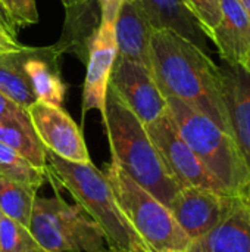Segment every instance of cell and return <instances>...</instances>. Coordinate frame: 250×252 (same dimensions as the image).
Masks as SVG:
<instances>
[{
	"mask_svg": "<svg viewBox=\"0 0 250 252\" xmlns=\"http://www.w3.org/2000/svg\"><path fill=\"white\" fill-rule=\"evenodd\" d=\"M150 65L167 97H175L230 133L221 68L208 53L171 30H153Z\"/></svg>",
	"mask_w": 250,
	"mask_h": 252,
	"instance_id": "cell-1",
	"label": "cell"
},
{
	"mask_svg": "<svg viewBox=\"0 0 250 252\" xmlns=\"http://www.w3.org/2000/svg\"><path fill=\"white\" fill-rule=\"evenodd\" d=\"M47 176L63 188L102 230L108 248L119 252H153L122 214L105 174L93 162H69L46 152Z\"/></svg>",
	"mask_w": 250,
	"mask_h": 252,
	"instance_id": "cell-2",
	"label": "cell"
},
{
	"mask_svg": "<svg viewBox=\"0 0 250 252\" xmlns=\"http://www.w3.org/2000/svg\"><path fill=\"white\" fill-rule=\"evenodd\" d=\"M102 118L109 139L112 162L158 201L169 207L180 186L164 165L144 124L127 108L111 86H108Z\"/></svg>",
	"mask_w": 250,
	"mask_h": 252,
	"instance_id": "cell-3",
	"label": "cell"
},
{
	"mask_svg": "<svg viewBox=\"0 0 250 252\" xmlns=\"http://www.w3.org/2000/svg\"><path fill=\"white\" fill-rule=\"evenodd\" d=\"M167 111L180 136L209 174L227 195L240 198L249 183L250 170L233 136L175 97H167Z\"/></svg>",
	"mask_w": 250,
	"mask_h": 252,
	"instance_id": "cell-4",
	"label": "cell"
},
{
	"mask_svg": "<svg viewBox=\"0 0 250 252\" xmlns=\"http://www.w3.org/2000/svg\"><path fill=\"white\" fill-rule=\"evenodd\" d=\"M103 174L122 214L152 251L187 252L192 241L167 205L134 182L115 162H111Z\"/></svg>",
	"mask_w": 250,
	"mask_h": 252,
	"instance_id": "cell-5",
	"label": "cell"
},
{
	"mask_svg": "<svg viewBox=\"0 0 250 252\" xmlns=\"http://www.w3.org/2000/svg\"><path fill=\"white\" fill-rule=\"evenodd\" d=\"M28 229L46 252H102L108 248L102 230L84 210L59 195L35 198Z\"/></svg>",
	"mask_w": 250,
	"mask_h": 252,
	"instance_id": "cell-6",
	"label": "cell"
},
{
	"mask_svg": "<svg viewBox=\"0 0 250 252\" xmlns=\"http://www.w3.org/2000/svg\"><path fill=\"white\" fill-rule=\"evenodd\" d=\"M144 128L164 165L180 186V189L203 188L227 195L222 186L209 174V171L203 167L194 152L180 136L168 111L153 123L146 124Z\"/></svg>",
	"mask_w": 250,
	"mask_h": 252,
	"instance_id": "cell-7",
	"label": "cell"
},
{
	"mask_svg": "<svg viewBox=\"0 0 250 252\" xmlns=\"http://www.w3.org/2000/svg\"><path fill=\"white\" fill-rule=\"evenodd\" d=\"M109 86L144 126L167 112V99L159 90L152 69L141 63L116 56Z\"/></svg>",
	"mask_w": 250,
	"mask_h": 252,
	"instance_id": "cell-8",
	"label": "cell"
},
{
	"mask_svg": "<svg viewBox=\"0 0 250 252\" xmlns=\"http://www.w3.org/2000/svg\"><path fill=\"white\" fill-rule=\"evenodd\" d=\"M234 199L211 189L181 188L168 208L189 239L196 241L222 221Z\"/></svg>",
	"mask_w": 250,
	"mask_h": 252,
	"instance_id": "cell-9",
	"label": "cell"
},
{
	"mask_svg": "<svg viewBox=\"0 0 250 252\" xmlns=\"http://www.w3.org/2000/svg\"><path fill=\"white\" fill-rule=\"evenodd\" d=\"M28 114L46 151L69 162L91 161L80 127L60 106L37 100L28 108Z\"/></svg>",
	"mask_w": 250,
	"mask_h": 252,
	"instance_id": "cell-10",
	"label": "cell"
},
{
	"mask_svg": "<svg viewBox=\"0 0 250 252\" xmlns=\"http://www.w3.org/2000/svg\"><path fill=\"white\" fill-rule=\"evenodd\" d=\"M115 59L116 43L113 24L100 21L88 44L87 74L83 92V115L96 109L103 117L109 77Z\"/></svg>",
	"mask_w": 250,
	"mask_h": 252,
	"instance_id": "cell-11",
	"label": "cell"
},
{
	"mask_svg": "<svg viewBox=\"0 0 250 252\" xmlns=\"http://www.w3.org/2000/svg\"><path fill=\"white\" fill-rule=\"evenodd\" d=\"M220 68L230 134L250 170V74L239 65Z\"/></svg>",
	"mask_w": 250,
	"mask_h": 252,
	"instance_id": "cell-12",
	"label": "cell"
},
{
	"mask_svg": "<svg viewBox=\"0 0 250 252\" xmlns=\"http://www.w3.org/2000/svg\"><path fill=\"white\" fill-rule=\"evenodd\" d=\"M113 30L116 56L141 63L152 69L150 40L153 27L141 0H124Z\"/></svg>",
	"mask_w": 250,
	"mask_h": 252,
	"instance_id": "cell-13",
	"label": "cell"
},
{
	"mask_svg": "<svg viewBox=\"0 0 250 252\" xmlns=\"http://www.w3.org/2000/svg\"><path fill=\"white\" fill-rule=\"evenodd\" d=\"M209 40L225 63L245 65L250 56V15L242 0H221V19Z\"/></svg>",
	"mask_w": 250,
	"mask_h": 252,
	"instance_id": "cell-14",
	"label": "cell"
},
{
	"mask_svg": "<svg viewBox=\"0 0 250 252\" xmlns=\"http://www.w3.org/2000/svg\"><path fill=\"white\" fill-rule=\"evenodd\" d=\"M187 252H250L249 210L236 198L222 221L205 236L192 241Z\"/></svg>",
	"mask_w": 250,
	"mask_h": 252,
	"instance_id": "cell-15",
	"label": "cell"
},
{
	"mask_svg": "<svg viewBox=\"0 0 250 252\" xmlns=\"http://www.w3.org/2000/svg\"><path fill=\"white\" fill-rule=\"evenodd\" d=\"M153 30H171L209 55L208 35L183 0H141Z\"/></svg>",
	"mask_w": 250,
	"mask_h": 252,
	"instance_id": "cell-16",
	"label": "cell"
},
{
	"mask_svg": "<svg viewBox=\"0 0 250 252\" xmlns=\"http://www.w3.org/2000/svg\"><path fill=\"white\" fill-rule=\"evenodd\" d=\"M0 142L18 152L35 168L46 171L47 151L34 130L28 109L21 108L13 117L0 124Z\"/></svg>",
	"mask_w": 250,
	"mask_h": 252,
	"instance_id": "cell-17",
	"label": "cell"
},
{
	"mask_svg": "<svg viewBox=\"0 0 250 252\" xmlns=\"http://www.w3.org/2000/svg\"><path fill=\"white\" fill-rule=\"evenodd\" d=\"M31 49H25L16 53L0 55V93L28 109L37 102L31 81L24 69V61Z\"/></svg>",
	"mask_w": 250,
	"mask_h": 252,
	"instance_id": "cell-18",
	"label": "cell"
},
{
	"mask_svg": "<svg viewBox=\"0 0 250 252\" xmlns=\"http://www.w3.org/2000/svg\"><path fill=\"white\" fill-rule=\"evenodd\" d=\"M24 69L31 81L32 90L38 102L60 106L65 100L66 84L46 59L37 56H27L24 61Z\"/></svg>",
	"mask_w": 250,
	"mask_h": 252,
	"instance_id": "cell-19",
	"label": "cell"
},
{
	"mask_svg": "<svg viewBox=\"0 0 250 252\" xmlns=\"http://www.w3.org/2000/svg\"><path fill=\"white\" fill-rule=\"evenodd\" d=\"M37 189L0 176V211L4 217L29 227Z\"/></svg>",
	"mask_w": 250,
	"mask_h": 252,
	"instance_id": "cell-20",
	"label": "cell"
},
{
	"mask_svg": "<svg viewBox=\"0 0 250 252\" xmlns=\"http://www.w3.org/2000/svg\"><path fill=\"white\" fill-rule=\"evenodd\" d=\"M0 176L38 189L44 180V171L35 168L18 152L0 142Z\"/></svg>",
	"mask_w": 250,
	"mask_h": 252,
	"instance_id": "cell-21",
	"label": "cell"
},
{
	"mask_svg": "<svg viewBox=\"0 0 250 252\" xmlns=\"http://www.w3.org/2000/svg\"><path fill=\"white\" fill-rule=\"evenodd\" d=\"M0 252H46L35 241L28 227L1 217L0 223Z\"/></svg>",
	"mask_w": 250,
	"mask_h": 252,
	"instance_id": "cell-22",
	"label": "cell"
},
{
	"mask_svg": "<svg viewBox=\"0 0 250 252\" xmlns=\"http://www.w3.org/2000/svg\"><path fill=\"white\" fill-rule=\"evenodd\" d=\"M208 38L221 19V0H183Z\"/></svg>",
	"mask_w": 250,
	"mask_h": 252,
	"instance_id": "cell-23",
	"label": "cell"
},
{
	"mask_svg": "<svg viewBox=\"0 0 250 252\" xmlns=\"http://www.w3.org/2000/svg\"><path fill=\"white\" fill-rule=\"evenodd\" d=\"M15 31L21 27L34 25L38 22V10L35 0H0Z\"/></svg>",
	"mask_w": 250,
	"mask_h": 252,
	"instance_id": "cell-24",
	"label": "cell"
},
{
	"mask_svg": "<svg viewBox=\"0 0 250 252\" xmlns=\"http://www.w3.org/2000/svg\"><path fill=\"white\" fill-rule=\"evenodd\" d=\"M100 6V21L115 25L118 12L124 0H97Z\"/></svg>",
	"mask_w": 250,
	"mask_h": 252,
	"instance_id": "cell-25",
	"label": "cell"
},
{
	"mask_svg": "<svg viewBox=\"0 0 250 252\" xmlns=\"http://www.w3.org/2000/svg\"><path fill=\"white\" fill-rule=\"evenodd\" d=\"M0 49L6 53H16L25 50L27 47L16 40V34L10 32L3 25H0Z\"/></svg>",
	"mask_w": 250,
	"mask_h": 252,
	"instance_id": "cell-26",
	"label": "cell"
},
{
	"mask_svg": "<svg viewBox=\"0 0 250 252\" xmlns=\"http://www.w3.org/2000/svg\"><path fill=\"white\" fill-rule=\"evenodd\" d=\"M21 108L22 106H19L18 103H15L13 100H10L9 97L0 93V124L6 121L7 118L13 117Z\"/></svg>",
	"mask_w": 250,
	"mask_h": 252,
	"instance_id": "cell-27",
	"label": "cell"
},
{
	"mask_svg": "<svg viewBox=\"0 0 250 252\" xmlns=\"http://www.w3.org/2000/svg\"><path fill=\"white\" fill-rule=\"evenodd\" d=\"M0 25H3V27H4L6 30H9L10 32L16 34V31H15L13 25L10 24V21H9V18H7L6 12H4V10H3V7H1V4H0Z\"/></svg>",
	"mask_w": 250,
	"mask_h": 252,
	"instance_id": "cell-28",
	"label": "cell"
},
{
	"mask_svg": "<svg viewBox=\"0 0 250 252\" xmlns=\"http://www.w3.org/2000/svg\"><path fill=\"white\" fill-rule=\"evenodd\" d=\"M62 1H63V4H65V7H66L68 10L81 7V6H84V4L88 3V0H62Z\"/></svg>",
	"mask_w": 250,
	"mask_h": 252,
	"instance_id": "cell-29",
	"label": "cell"
},
{
	"mask_svg": "<svg viewBox=\"0 0 250 252\" xmlns=\"http://www.w3.org/2000/svg\"><path fill=\"white\" fill-rule=\"evenodd\" d=\"M240 199L243 201L245 207H246V208H248V210L250 211V180H249V183L246 185L245 190L242 192V195H240Z\"/></svg>",
	"mask_w": 250,
	"mask_h": 252,
	"instance_id": "cell-30",
	"label": "cell"
},
{
	"mask_svg": "<svg viewBox=\"0 0 250 252\" xmlns=\"http://www.w3.org/2000/svg\"><path fill=\"white\" fill-rule=\"evenodd\" d=\"M242 1H243V4L246 6V9H248V12H249V15H250V0H242ZM242 68H243L245 71H248V72L250 74V56L248 58V61L245 62V65H243Z\"/></svg>",
	"mask_w": 250,
	"mask_h": 252,
	"instance_id": "cell-31",
	"label": "cell"
},
{
	"mask_svg": "<svg viewBox=\"0 0 250 252\" xmlns=\"http://www.w3.org/2000/svg\"><path fill=\"white\" fill-rule=\"evenodd\" d=\"M102 252H119V251H115V250H111V248H106V250H103Z\"/></svg>",
	"mask_w": 250,
	"mask_h": 252,
	"instance_id": "cell-32",
	"label": "cell"
},
{
	"mask_svg": "<svg viewBox=\"0 0 250 252\" xmlns=\"http://www.w3.org/2000/svg\"><path fill=\"white\" fill-rule=\"evenodd\" d=\"M1 217H3V214H1V211H0V223H1Z\"/></svg>",
	"mask_w": 250,
	"mask_h": 252,
	"instance_id": "cell-33",
	"label": "cell"
},
{
	"mask_svg": "<svg viewBox=\"0 0 250 252\" xmlns=\"http://www.w3.org/2000/svg\"><path fill=\"white\" fill-rule=\"evenodd\" d=\"M3 53H6V52H3V50L0 49V55H3Z\"/></svg>",
	"mask_w": 250,
	"mask_h": 252,
	"instance_id": "cell-34",
	"label": "cell"
},
{
	"mask_svg": "<svg viewBox=\"0 0 250 252\" xmlns=\"http://www.w3.org/2000/svg\"><path fill=\"white\" fill-rule=\"evenodd\" d=\"M162 252H174V251H162Z\"/></svg>",
	"mask_w": 250,
	"mask_h": 252,
	"instance_id": "cell-35",
	"label": "cell"
},
{
	"mask_svg": "<svg viewBox=\"0 0 250 252\" xmlns=\"http://www.w3.org/2000/svg\"><path fill=\"white\" fill-rule=\"evenodd\" d=\"M249 219H250V211H249Z\"/></svg>",
	"mask_w": 250,
	"mask_h": 252,
	"instance_id": "cell-36",
	"label": "cell"
}]
</instances>
